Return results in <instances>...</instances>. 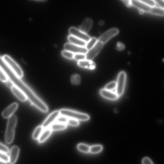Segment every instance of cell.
Masks as SVG:
<instances>
[{"label":"cell","instance_id":"1","mask_svg":"<svg viewBox=\"0 0 164 164\" xmlns=\"http://www.w3.org/2000/svg\"><path fill=\"white\" fill-rule=\"evenodd\" d=\"M0 67L4 71L8 79L11 81L14 86L22 90L26 95L29 100L35 98L36 94L20 78L17 76L0 56Z\"/></svg>","mask_w":164,"mask_h":164},{"label":"cell","instance_id":"2","mask_svg":"<svg viewBox=\"0 0 164 164\" xmlns=\"http://www.w3.org/2000/svg\"><path fill=\"white\" fill-rule=\"evenodd\" d=\"M17 122L18 118L16 115H13L9 118L5 136V141L8 144H11L14 139Z\"/></svg>","mask_w":164,"mask_h":164},{"label":"cell","instance_id":"3","mask_svg":"<svg viewBox=\"0 0 164 164\" xmlns=\"http://www.w3.org/2000/svg\"><path fill=\"white\" fill-rule=\"evenodd\" d=\"M60 115L69 118L76 119L78 121H86L90 119L89 116L87 114L66 109H62L59 111Z\"/></svg>","mask_w":164,"mask_h":164},{"label":"cell","instance_id":"4","mask_svg":"<svg viewBox=\"0 0 164 164\" xmlns=\"http://www.w3.org/2000/svg\"><path fill=\"white\" fill-rule=\"evenodd\" d=\"M2 58L6 63L17 76L20 78L23 76V72L21 68L11 57L8 55H4Z\"/></svg>","mask_w":164,"mask_h":164},{"label":"cell","instance_id":"5","mask_svg":"<svg viewBox=\"0 0 164 164\" xmlns=\"http://www.w3.org/2000/svg\"><path fill=\"white\" fill-rule=\"evenodd\" d=\"M126 79V75L124 71H121L119 74L117 82L116 92L118 97H120L124 93Z\"/></svg>","mask_w":164,"mask_h":164},{"label":"cell","instance_id":"6","mask_svg":"<svg viewBox=\"0 0 164 164\" xmlns=\"http://www.w3.org/2000/svg\"><path fill=\"white\" fill-rule=\"evenodd\" d=\"M104 44L98 41L92 49L88 50L86 54V59L92 60L96 57L103 47Z\"/></svg>","mask_w":164,"mask_h":164},{"label":"cell","instance_id":"7","mask_svg":"<svg viewBox=\"0 0 164 164\" xmlns=\"http://www.w3.org/2000/svg\"><path fill=\"white\" fill-rule=\"evenodd\" d=\"M119 32V30L117 28H115L110 29L99 37L98 40L104 45L112 37L118 35Z\"/></svg>","mask_w":164,"mask_h":164},{"label":"cell","instance_id":"8","mask_svg":"<svg viewBox=\"0 0 164 164\" xmlns=\"http://www.w3.org/2000/svg\"><path fill=\"white\" fill-rule=\"evenodd\" d=\"M64 48L65 50L69 51L74 54H86L88 51L85 47L77 46L71 43H66L65 44Z\"/></svg>","mask_w":164,"mask_h":164},{"label":"cell","instance_id":"9","mask_svg":"<svg viewBox=\"0 0 164 164\" xmlns=\"http://www.w3.org/2000/svg\"><path fill=\"white\" fill-rule=\"evenodd\" d=\"M69 31L70 35L83 40L86 43L88 42L91 39L90 36L87 33L82 32L76 27H71L69 29Z\"/></svg>","mask_w":164,"mask_h":164},{"label":"cell","instance_id":"10","mask_svg":"<svg viewBox=\"0 0 164 164\" xmlns=\"http://www.w3.org/2000/svg\"><path fill=\"white\" fill-rule=\"evenodd\" d=\"M60 115L59 111H55L51 113L43 122L42 126L44 129L48 128L56 121Z\"/></svg>","mask_w":164,"mask_h":164},{"label":"cell","instance_id":"11","mask_svg":"<svg viewBox=\"0 0 164 164\" xmlns=\"http://www.w3.org/2000/svg\"><path fill=\"white\" fill-rule=\"evenodd\" d=\"M18 107V104L14 102L10 105L3 111L2 113V117L4 118H9L13 115Z\"/></svg>","mask_w":164,"mask_h":164},{"label":"cell","instance_id":"12","mask_svg":"<svg viewBox=\"0 0 164 164\" xmlns=\"http://www.w3.org/2000/svg\"><path fill=\"white\" fill-rule=\"evenodd\" d=\"M131 3L132 6H134L143 12L149 13L151 8L140 0H131Z\"/></svg>","mask_w":164,"mask_h":164},{"label":"cell","instance_id":"13","mask_svg":"<svg viewBox=\"0 0 164 164\" xmlns=\"http://www.w3.org/2000/svg\"><path fill=\"white\" fill-rule=\"evenodd\" d=\"M20 149L17 146H14L12 147L10 150L9 157V161L10 164H14L18 159Z\"/></svg>","mask_w":164,"mask_h":164},{"label":"cell","instance_id":"14","mask_svg":"<svg viewBox=\"0 0 164 164\" xmlns=\"http://www.w3.org/2000/svg\"><path fill=\"white\" fill-rule=\"evenodd\" d=\"M100 93L102 97L109 100H118L119 97L117 94L112 91L105 90V88L100 90Z\"/></svg>","mask_w":164,"mask_h":164},{"label":"cell","instance_id":"15","mask_svg":"<svg viewBox=\"0 0 164 164\" xmlns=\"http://www.w3.org/2000/svg\"><path fill=\"white\" fill-rule=\"evenodd\" d=\"M11 89L13 94L20 101L25 102L27 100V98L26 95L19 88L13 85Z\"/></svg>","mask_w":164,"mask_h":164},{"label":"cell","instance_id":"16","mask_svg":"<svg viewBox=\"0 0 164 164\" xmlns=\"http://www.w3.org/2000/svg\"><path fill=\"white\" fill-rule=\"evenodd\" d=\"M93 25V21L91 19H85L80 27V30L84 33H87L90 30Z\"/></svg>","mask_w":164,"mask_h":164},{"label":"cell","instance_id":"17","mask_svg":"<svg viewBox=\"0 0 164 164\" xmlns=\"http://www.w3.org/2000/svg\"><path fill=\"white\" fill-rule=\"evenodd\" d=\"M78 64L81 67L90 70H93L95 68V64L92 60L85 59L78 61Z\"/></svg>","mask_w":164,"mask_h":164},{"label":"cell","instance_id":"18","mask_svg":"<svg viewBox=\"0 0 164 164\" xmlns=\"http://www.w3.org/2000/svg\"><path fill=\"white\" fill-rule=\"evenodd\" d=\"M68 39L70 43L74 45L82 47H85L86 46V42L74 36L70 35L68 37Z\"/></svg>","mask_w":164,"mask_h":164},{"label":"cell","instance_id":"19","mask_svg":"<svg viewBox=\"0 0 164 164\" xmlns=\"http://www.w3.org/2000/svg\"><path fill=\"white\" fill-rule=\"evenodd\" d=\"M52 132V131L50 129H46L40 135L38 139L39 142L40 143H42L45 142L49 137Z\"/></svg>","mask_w":164,"mask_h":164},{"label":"cell","instance_id":"20","mask_svg":"<svg viewBox=\"0 0 164 164\" xmlns=\"http://www.w3.org/2000/svg\"><path fill=\"white\" fill-rule=\"evenodd\" d=\"M67 127V125L66 124L56 122L51 125L50 129L52 131H57L64 130Z\"/></svg>","mask_w":164,"mask_h":164},{"label":"cell","instance_id":"21","mask_svg":"<svg viewBox=\"0 0 164 164\" xmlns=\"http://www.w3.org/2000/svg\"><path fill=\"white\" fill-rule=\"evenodd\" d=\"M149 13L153 15L163 16L164 14V9L155 6L151 8Z\"/></svg>","mask_w":164,"mask_h":164},{"label":"cell","instance_id":"22","mask_svg":"<svg viewBox=\"0 0 164 164\" xmlns=\"http://www.w3.org/2000/svg\"><path fill=\"white\" fill-rule=\"evenodd\" d=\"M43 129L42 126H37L33 133L32 136L33 139L36 140L38 139L43 131Z\"/></svg>","mask_w":164,"mask_h":164},{"label":"cell","instance_id":"23","mask_svg":"<svg viewBox=\"0 0 164 164\" xmlns=\"http://www.w3.org/2000/svg\"><path fill=\"white\" fill-rule=\"evenodd\" d=\"M102 148V146L100 145L92 146L90 147V152L92 154H97L101 152Z\"/></svg>","mask_w":164,"mask_h":164},{"label":"cell","instance_id":"24","mask_svg":"<svg viewBox=\"0 0 164 164\" xmlns=\"http://www.w3.org/2000/svg\"><path fill=\"white\" fill-rule=\"evenodd\" d=\"M90 147L83 143H80L77 146V148L80 152L87 153L90 152Z\"/></svg>","mask_w":164,"mask_h":164},{"label":"cell","instance_id":"25","mask_svg":"<svg viewBox=\"0 0 164 164\" xmlns=\"http://www.w3.org/2000/svg\"><path fill=\"white\" fill-rule=\"evenodd\" d=\"M98 41V40L95 37H92L87 42L85 47L88 50H90L95 45Z\"/></svg>","mask_w":164,"mask_h":164},{"label":"cell","instance_id":"26","mask_svg":"<svg viewBox=\"0 0 164 164\" xmlns=\"http://www.w3.org/2000/svg\"><path fill=\"white\" fill-rule=\"evenodd\" d=\"M71 81L72 83L75 85L79 84L81 81V77L79 75L74 74L71 76Z\"/></svg>","mask_w":164,"mask_h":164},{"label":"cell","instance_id":"27","mask_svg":"<svg viewBox=\"0 0 164 164\" xmlns=\"http://www.w3.org/2000/svg\"><path fill=\"white\" fill-rule=\"evenodd\" d=\"M62 54L64 57L69 59H74V54L69 51L64 50L62 52Z\"/></svg>","mask_w":164,"mask_h":164},{"label":"cell","instance_id":"28","mask_svg":"<svg viewBox=\"0 0 164 164\" xmlns=\"http://www.w3.org/2000/svg\"><path fill=\"white\" fill-rule=\"evenodd\" d=\"M67 124L73 127H77L79 126L80 122L78 121L73 119H68Z\"/></svg>","mask_w":164,"mask_h":164},{"label":"cell","instance_id":"29","mask_svg":"<svg viewBox=\"0 0 164 164\" xmlns=\"http://www.w3.org/2000/svg\"><path fill=\"white\" fill-rule=\"evenodd\" d=\"M8 78L4 71L0 67V80L3 83H6L8 81Z\"/></svg>","mask_w":164,"mask_h":164},{"label":"cell","instance_id":"30","mask_svg":"<svg viewBox=\"0 0 164 164\" xmlns=\"http://www.w3.org/2000/svg\"><path fill=\"white\" fill-rule=\"evenodd\" d=\"M117 87V83L112 81L107 84L105 87V89L111 91Z\"/></svg>","mask_w":164,"mask_h":164},{"label":"cell","instance_id":"31","mask_svg":"<svg viewBox=\"0 0 164 164\" xmlns=\"http://www.w3.org/2000/svg\"><path fill=\"white\" fill-rule=\"evenodd\" d=\"M74 59L78 61L86 59V54H74Z\"/></svg>","mask_w":164,"mask_h":164},{"label":"cell","instance_id":"32","mask_svg":"<svg viewBox=\"0 0 164 164\" xmlns=\"http://www.w3.org/2000/svg\"><path fill=\"white\" fill-rule=\"evenodd\" d=\"M68 119L69 118L64 117V116L60 115L56 119V122L66 124Z\"/></svg>","mask_w":164,"mask_h":164},{"label":"cell","instance_id":"33","mask_svg":"<svg viewBox=\"0 0 164 164\" xmlns=\"http://www.w3.org/2000/svg\"><path fill=\"white\" fill-rule=\"evenodd\" d=\"M140 1L151 8L154 7L156 5L155 1L153 0H140Z\"/></svg>","mask_w":164,"mask_h":164},{"label":"cell","instance_id":"34","mask_svg":"<svg viewBox=\"0 0 164 164\" xmlns=\"http://www.w3.org/2000/svg\"><path fill=\"white\" fill-rule=\"evenodd\" d=\"M0 160L6 163L9 162V157L6 153L0 152Z\"/></svg>","mask_w":164,"mask_h":164},{"label":"cell","instance_id":"35","mask_svg":"<svg viewBox=\"0 0 164 164\" xmlns=\"http://www.w3.org/2000/svg\"><path fill=\"white\" fill-rule=\"evenodd\" d=\"M0 152L7 153L9 152V149L7 146L0 143Z\"/></svg>","mask_w":164,"mask_h":164},{"label":"cell","instance_id":"36","mask_svg":"<svg viewBox=\"0 0 164 164\" xmlns=\"http://www.w3.org/2000/svg\"><path fill=\"white\" fill-rule=\"evenodd\" d=\"M156 5H158L159 6V7L164 9V1L163 0H155L154 1Z\"/></svg>","mask_w":164,"mask_h":164},{"label":"cell","instance_id":"37","mask_svg":"<svg viewBox=\"0 0 164 164\" xmlns=\"http://www.w3.org/2000/svg\"><path fill=\"white\" fill-rule=\"evenodd\" d=\"M142 164H154L149 158L146 157L142 160Z\"/></svg>","mask_w":164,"mask_h":164},{"label":"cell","instance_id":"38","mask_svg":"<svg viewBox=\"0 0 164 164\" xmlns=\"http://www.w3.org/2000/svg\"><path fill=\"white\" fill-rule=\"evenodd\" d=\"M124 44L121 42H118L117 44V49L119 50H122L124 49Z\"/></svg>","mask_w":164,"mask_h":164},{"label":"cell","instance_id":"39","mask_svg":"<svg viewBox=\"0 0 164 164\" xmlns=\"http://www.w3.org/2000/svg\"><path fill=\"white\" fill-rule=\"evenodd\" d=\"M122 1L124 2V4L128 7H131L132 6L131 3V1H129V0H126V1Z\"/></svg>","mask_w":164,"mask_h":164},{"label":"cell","instance_id":"40","mask_svg":"<svg viewBox=\"0 0 164 164\" xmlns=\"http://www.w3.org/2000/svg\"><path fill=\"white\" fill-rule=\"evenodd\" d=\"M6 83L7 86L9 88H11L13 86V84L12 83V82L9 79H8Z\"/></svg>","mask_w":164,"mask_h":164},{"label":"cell","instance_id":"41","mask_svg":"<svg viewBox=\"0 0 164 164\" xmlns=\"http://www.w3.org/2000/svg\"><path fill=\"white\" fill-rule=\"evenodd\" d=\"M0 164H7V163L5 162L2 161V160H0Z\"/></svg>","mask_w":164,"mask_h":164},{"label":"cell","instance_id":"42","mask_svg":"<svg viewBox=\"0 0 164 164\" xmlns=\"http://www.w3.org/2000/svg\"><path fill=\"white\" fill-rule=\"evenodd\" d=\"M35 1L38 2H45L47 1H44V0H42V1Z\"/></svg>","mask_w":164,"mask_h":164}]
</instances>
